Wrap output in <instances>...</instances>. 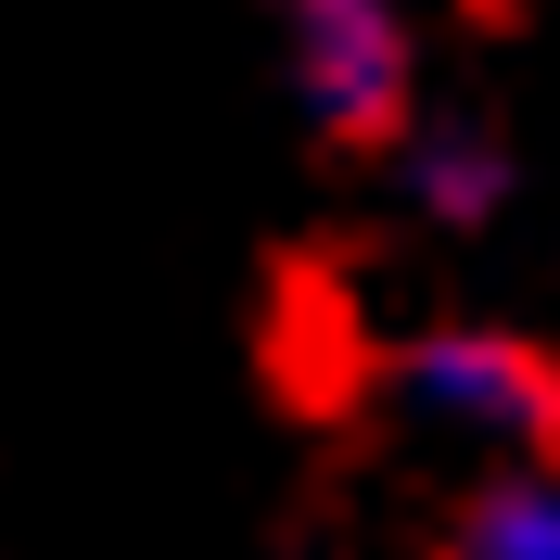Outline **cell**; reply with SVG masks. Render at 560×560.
I'll list each match as a JSON object with an SVG mask.
<instances>
[{"mask_svg": "<svg viewBox=\"0 0 560 560\" xmlns=\"http://www.w3.org/2000/svg\"><path fill=\"white\" fill-rule=\"evenodd\" d=\"M395 191H408L433 230H485L497 191H510V153H497L471 115H408V128H395Z\"/></svg>", "mask_w": 560, "mask_h": 560, "instance_id": "3957f363", "label": "cell"}, {"mask_svg": "<svg viewBox=\"0 0 560 560\" xmlns=\"http://www.w3.org/2000/svg\"><path fill=\"white\" fill-rule=\"evenodd\" d=\"M446 560H560V471H497L458 510Z\"/></svg>", "mask_w": 560, "mask_h": 560, "instance_id": "277c9868", "label": "cell"}, {"mask_svg": "<svg viewBox=\"0 0 560 560\" xmlns=\"http://www.w3.org/2000/svg\"><path fill=\"white\" fill-rule=\"evenodd\" d=\"M395 420L433 433V446H471L497 471H535L560 446V370L523 345V331H485V318H446V331H408L383 370Z\"/></svg>", "mask_w": 560, "mask_h": 560, "instance_id": "6da1fadb", "label": "cell"}, {"mask_svg": "<svg viewBox=\"0 0 560 560\" xmlns=\"http://www.w3.org/2000/svg\"><path fill=\"white\" fill-rule=\"evenodd\" d=\"M280 65L331 140L408 128V0H280Z\"/></svg>", "mask_w": 560, "mask_h": 560, "instance_id": "7a4b0ae2", "label": "cell"}]
</instances>
